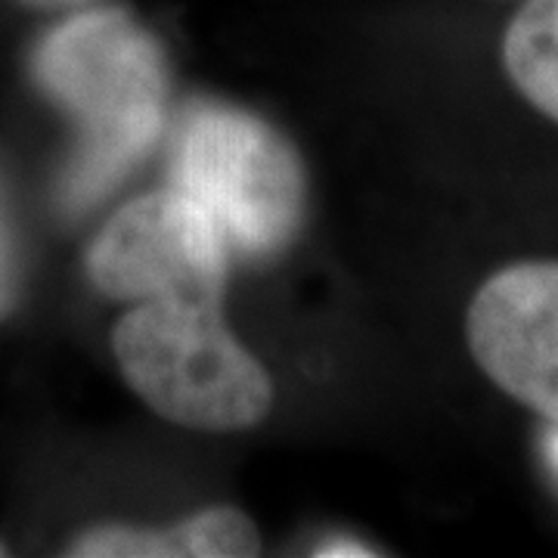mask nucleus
I'll return each instance as SVG.
<instances>
[{
	"mask_svg": "<svg viewBox=\"0 0 558 558\" xmlns=\"http://www.w3.org/2000/svg\"><path fill=\"white\" fill-rule=\"evenodd\" d=\"M32 81L78 128L60 202L90 208L159 137L168 65L156 35L119 3L94 0L53 16L32 47Z\"/></svg>",
	"mask_w": 558,
	"mask_h": 558,
	"instance_id": "obj_1",
	"label": "nucleus"
},
{
	"mask_svg": "<svg viewBox=\"0 0 558 558\" xmlns=\"http://www.w3.org/2000/svg\"><path fill=\"white\" fill-rule=\"evenodd\" d=\"M220 307L140 301L112 329V354L131 391L161 418L215 435L255 428L274 407V381Z\"/></svg>",
	"mask_w": 558,
	"mask_h": 558,
	"instance_id": "obj_2",
	"label": "nucleus"
},
{
	"mask_svg": "<svg viewBox=\"0 0 558 558\" xmlns=\"http://www.w3.org/2000/svg\"><path fill=\"white\" fill-rule=\"evenodd\" d=\"M171 190L199 205L233 258L277 255L304 218L295 149L233 106L202 102L183 116L171 149Z\"/></svg>",
	"mask_w": 558,
	"mask_h": 558,
	"instance_id": "obj_3",
	"label": "nucleus"
},
{
	"mask_svg": "<svg viewBox=\"0 0 558 558\" xmlns=\"http://www.w3.org/2000/svg\"><path fill=\"white\" fill-rule=\"evenodd\" d=\"M230 258L208 215L168 186L121 205L90 242L84 270L106 299L223 304Z\"/></svg>",
	"mask_w": 558,
	"mask_h": 558,
	"instance_id": "obj_4",
	"label": "nucleus"
},
{
	"mask_svg": "<svg viewBox=\"0 0 558 558\" xmlns=\"http://www.w3.org/2000/svg\"><path fill=\"white\" fill-rule=\"evenodd\" d=\"M465 341L502 395L558 425V260H519L484 279Z\"/></svg>",
	"mask_w": 558,
	"mask_h": 558,
	"instance_id": "obj_5",
	"label": "nucleus"
},
{
	"mask_svg": "<svg viewBox=\"0 0 558 558\" xmlns=\"http://www.w3.org/2000/svg\"><path fill=\"white\" fill-rule=\"evenodd\" d=\"M260 553L255 521L240 509H202L174 527H87L72 539L69 556L78 558H248Z\"/></svg>",
	"mask_w": 558,
	"mask_h": 558,
	"instance_id": "obj_6",
	"label": "nucleus"
},
{
	"mask_svg": "<svg viewBox=\"0 0 558 558\" xmlns=\"http://www.w3.org/2000/svg\"><path fill=\"white\" fill-rule=\"evenodd\" d=\"M502 65L524 100L558 124V0H524L502 35Z\"/></svg>",
	"mask_w": 558,
	"mask_h": 558,
	"instance_id": "obj_7",
	"label": "nucleus"
},
{
	"mask_svg": "<svg viewBox=\"0 0 558 558\" xmlns=\"http://www.w3.org/2000/svg\"><path fill=\"white\" fill-rule=\"evenodd\" d=\"M28 245L22 233L20 211L0 168V329L16 323L28 304Z\"/></svg>",
	"mask_w": 558,
	"mask_h": 558,
	"instance_id": "obj_8",
	"label": "nucleus"
},
{
	"mask_svg": "<svg viewBox=\"0 0 558 558\" xmlns=\"http://www.w3.org/2000/svg\"><path fill=\"white\" fill-rule=\"evenodd\" d=\"M3 3H10L13 10L28 13V16H47V20H53V16H60V13L87 7V3H94V0H3Z\"/></svg>",
	"mask_w": 558,
	"mask_h": 558,
	"instance_id": "obj_9",
	"label": "nucleus"
},
{
	"mask_svg": "<svg viewBox=\"0 0 558 558\" xmlns=\"http://www.w3.org/2000/svg\"><path fill=\"white\" fill-rule=\"evenodd\" d=\"M319 558H339V556H376V549H369V546H363L357 539H329V543H323L317 549Z\"/></svg>",
	"mask_w": 558,
	"mask_h": 558,
	"instance_id": "obj_10",
	"label": "nucleus"
}]
</instances>
